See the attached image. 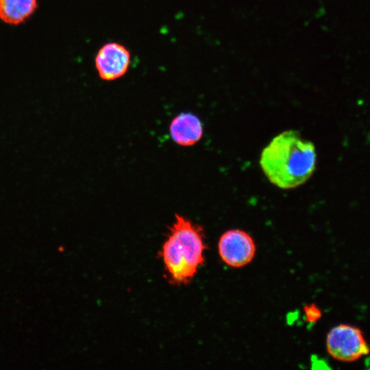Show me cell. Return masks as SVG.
I'll use <instances>...</instances> for the list:
<instances>
[{"label": "cell", "mask_w": 370, "mask_h": 370, "mask_svg": "<svg viewBox=\"0 0 370 370\" xmlns=\"http://www.w3.org/2000/svg\"><path fill=\"white\" fill-rule=\"evenodd\" d=\"M317 162L314 144L295 130L275 136L262 149L260 167L271 183L282 189L298 187L313 174Z\"/></svg>", "instance_id": "6da1fadb"}, {"label": "cell", "mask_w": 370, "mask_h": 370, "mask_svg": "<svg viewBox=\"0 0 370 370\" xmlns=\"http://www.w3.org/2000/svg\"><path fill=\"white\" fill-rule=\"evenodd\" d=\"M205 250L202 227L176 214L161 250L171 282L177 284L190 282L205 261Z\"/></svg>", "instance_id": "7a4b0ae2"}, {"label": "cell", "mask_w": 370, "mask_h": 370, "mask_svg": "<svg viewBox=\"0 0 370 370\" xmlns=\"http://www.w3.org/2000/svg\"><path fill=\"white\" fill-rule=\"evenodd\" d=\"M329 355L338 361L352 362L367 356L370 347L358 327L341 323L332 328L325 339Z\"/></svg>", "instance_id": "3957f363"}, {"label": "cell", "mask_w": 370, "mask_h": 370, "mask_svg": "<svg viewBox=\"0 0 370 370\" xmlns=\"http://www.w3.org/2000/svg\"><path fill=\"white\" fill-rule=\"evenodd\" d=\"M256 251L253 238L246 232L232 229L225 232L218 242V252L229 267L241 268L251 262Z\"/></svg>", "instance_id": "277c9868"}, {"label": "cell", "mask_w": 370, "mask_h": 370, "mask_svg": "<svg viewBox=\"0 0 370 370\" xmlns=\"http://www.w3.org/2000/svg\"><path fill=\"white\" fill-rule=\"evenodd\" d=\"M131 63V54L123 45L116 42L104 44L95 57V66L99 77L105 81L122 77Z\"/></svg>", "instance_id": "5b68a950"}, {"label": "cell", "mask_w": 370, "mask_h": 370, "mask_svg": "<svg viewBox=\"0 0 370 370\" xmlns=\"http://www.w3.org/2000/svg\"><path fill=\"white\" fill-rule=\"evenodd\" d=\"M169 132L173 140L184 147L197 143L203 136V125L200 119L190 112H182L173 119Z\"/></svg>", "instance_id": "8992f818"}, {"label": "cell", "mask_w": 370, "mask_h": 370, "mask_svg": "<svg viewBox=\"0 0 370 370\" xmlns=\"http://www.w3.org/2000/svg\"><path fill=\"white\" fill-rule=\"evenodd\" d=\"M36 8V0H0V18L16 25L28 18Z\"/></svg>", "instance_id": "52a82bcc"}, {"label": "cell", "mask_w": 370, "mask_h": 370, "mask_svg": "<svg viewBox=\"0 0 370 370\" xmlns=\"http://www.w3.org/2000/svg\"><path fill=\"white\" fill-rule=\"evenodd\" d=\"M304 311L306 321L310 323H316L322 316L321 309L314 304L306 305Z\"/></svg>", "instance_id": "ba28073f"}]
</instances>
